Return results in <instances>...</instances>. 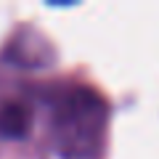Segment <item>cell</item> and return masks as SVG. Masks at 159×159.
Here are the masks:
<instances>
[{
  "mask_svg": "<svg viewBox=\"0 0 159 159\" xmlns=\"http://www.w3.org/2000/svg\"><path fill=\"white\" fill-rule=\"evenodd\" d=\"M29 130V114L19 103H8L0 109V135L6 138H21Z\"/></svg>",
  "mask_w": 159,
  "mask_h": 159,
  "instance_id": "obj_1",
  "label": "cell"
}]
</instances>
